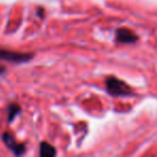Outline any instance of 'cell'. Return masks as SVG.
<instances>
[{
  "label": "cell",
  "mask_w": 157,
  "mask_h": 157,
  "mask_svg": "<svg viewBox=\"0 0 157 157\" xmlns=\"http://www.w3.org/2000/svg\"><path fill=\"white\" fill-rule=\"evenodd\" d=\"M105 86L109 94L112 96H127L131 94V90L124 81L115 76H109L105 81Z\"/></svg>",
  "instance_id": "6da1fadb"
},
{
  "label": "cell",
  "mask_w": 157,
  "mask_h": 157,
  "mask_svg": "<svg viewBox=\"0 0 157 157\" xmlns=\"http://www.w3.org/2000/svg\"><path fill=\"white\" fill-rule=\"evenodd\" d=\"M33 57V54L30 53H18V52H13V51L9 50H1L0 48V59L2 60H8L11 63H25V61L30 60Z\"/></svg>",
  "instance_id": "7a4b0ae2"
},
{
  "label": "cell",
  "mask_w": 157,
  "mask_h": 157,
  "mask_svg": "<svg viewBox=\"0 0 157 157\" xmlns=\"http://www.w3.org/2000/svg\"><path fill=\"white\" fill-rule=\"evenodd\" d=\"M2 140L5 144L14 153L15 155H22L25 153V145L16 142V140L9 132H5L2 135Z\"/></svg>",
  "instance_id": "3957f363"
},
{
  "label": "cell",
  "mask_w": 157,
  "mask_h": 157,
  "mask_svg": "<svg viewBox=\"0 0 157 157\" xmlns=\"http://www.w3.org/2000/svg\"><path fill=\"white\" fill-rule=\"evenodd\" d=\"M116 40L121 43H133L138 40V37L129 29L121 28L116 31Z\"/></svg>",
  "instance_id": "277c9868"
},
{
  "label": "cell",
  "mask_w": 157,
  "mask_h": 157,
  "mask_svg": "<svg viewBox=\"0 0 157 157\" xmlns=\"http://www.w3.org/2000/svg\"><path fill=\"white\" fill-rule=\"evenodd\" d=\"M40 155L44 157H51L56 155V151H55L54 146L51 144L46 143V142H42L40 144Z\"/></svg>",
  "instance_id": "5b68a950"
},
{
  "label": "cell",
  "mask_w": 157,
  "mask_h": 157,
  "mask_svg": "<svg viewBox=\"0 0 157 157\" xmlns=\"http://www.w3.org/2000/svg\"><path fill=\"white\" fill-rule=\"evenodd\" d=\"M21 113V107L17 103H12L8 108V121L12 122Z\"/></svg>",
  "instance_id": "8992f818"
},
{
  "label": "cell",
  "mask_w": 157,
  "mask_h": 157,
  "mask_svg": "<svg viewBox=\"0 0 157 157\" xmlns=\"http://www.w3.org/2000/svg\"><path fill=\"white\" fill-rule=\"evenodd\" d=\"M5 71H6V68L3 67V66L0 65V75H1V74L5 73Z\"/></svg>",
  "instance_id": "52a82bcc"
}]
</instances>
